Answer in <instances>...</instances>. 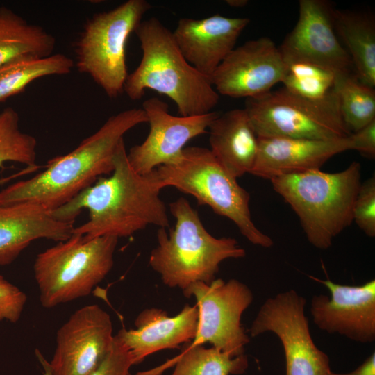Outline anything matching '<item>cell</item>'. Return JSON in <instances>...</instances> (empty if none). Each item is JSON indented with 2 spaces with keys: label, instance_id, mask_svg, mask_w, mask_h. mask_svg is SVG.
I'll return each mask as SVG.
<instances>
[{
  "label": "cell",
  "instance_id": "6da1fadb",
  "mask_svg": "<svg viewBox=\"0 0 375 375\" xmlns=\"http://www.w3.org/2000/svg\"><path fill=\"white\" fill-rule=\"evenodd\" d=\"M114 168L108 178H99L70 201L50 212L58 221L74 223L83 209L89 219L74 227L73 233L91 238L132 235L149 225L169 226L166 206L160 197L162 190L153 170L136 172L127 158L124 140L115 151Z\"/></svg>",
  "mask_w": 375,
  "mask_h": 375
},
{
  "label": "cell",
  "instance_id": "7a4b0ae2",
  "mask_svg": "<svg viewBox=\"0 0 375 375\" xmlns=\"http://www.w3.org/2000/svg\"><path fill=\"white\" fill-rule=\"evenodd\" d=\"M146 122L147 117L142 108L110 116L73 151L49 160L40 173L1 190L0 205L32 203L48 211L60 207L100 176L112 173L114 155L125 133Z\"/></svg>",
  "mask_w": 375,
  "mask_h": 375
},
{
  "label": "cell",
  "instance_id": "3957f363",
  "mask_svg": "<svg viewBox=\"0 0 375 375\" xmlns=\"http://www.w3.org/2000/svg\"><path fill=\"white\" fill-rule=\"evenodd\" d=\"M135 33L142 56L125 81L124 92L128 97L139 100L150 89L172 99L181 116L211 112L219 102V94L210 78L184 58L172 31L158 19L151 17L142 20Z\"/></svg>",
  "mask_w": 375,
  "mask_h": 375
},
{
  "label": "cell",
  "instance_id": "277c9868",
  "mask_svg": "<svg viewBox=\"0 0 375 375\" xmlns=\"http://www.w3.org/2000/svg\"><path fill=\"white\" fill-rule=\"evenodd\" d=\"M169 210L176 220L174 228L169 235L165 228H158V244L149 259L165 285L183 290L197 282L210 284L222 261L245 256L235 239L209 233L186 199L170 203Z\"/></svg>",
  "mask_w": 375,
  "mask_h": 375
},
{
  "label": "cell",
  "instance_id": "5b68a950",
  "mask_svg": "<svg viewBox=\"0 0 375 375\" xmlns=\"http://www.w3.org/2000/svg\"><path fill=\"white\" fill-rule=\"evenodd\" d=\"M269 181L297 214L308 242L315 248L328 249L333 239L352 224L362 183L358 162L335 173L316 169Z\"/></svg>",
  "mask_w": 375,
  "mask_h": 375
},
{
  "label": "cell",
  "instance_id": "8992f818",
  "mask_svg": "<svg viewBox=\"0 0 375 375\" xmlns=\"http://www.w3.org/2000/svg\"><path fill=\"white\" fill-rule=\"evenodd\" d=\"M161 188L171 186L193 196L200 205L227 217L251 243L269 248L273 240L253 223L250 194L229 174L209 149L185 147L178 159L153 169Z\"/></svg>",
  "mask_w": 375,
  "mask_h": 375
},
{
  "label": "cell",
  "instance_id": "52a82bcc",
  "mask_svg": "<svg viewBox=\"0 0 375 375\" xmlns=\"http://www.w3.org/2000/svg\"><path fill=\"white\" fill-rule=\"evenodd\" d=\"M117 242L113 236L72 233L40 253L33 272L42 306L51 308L89 295L112 269Z\"/></svg>",
  "mask_w": 375,
  "mask_h": 375
},
{
  "label": "cell",
  "instance_id": "ba28073f",
  "mask_svg": "<svg viewBox=\"0 0 375 375\" xmlns=\"http://www.w3.org/2000/svg\"><path fill=\"white\" fill-rule=\"evenodd\" d=\"M151 8L146 0H128L109 11L94 13L75 42L74 66L110 99L124 92L127 40Z\"/></svg>",
  "mask_w": 375,
  "mask_h": 375
},
{
  "label": "cell",
  "instance_id": "9c48e42d",
  "mask_svg": "<svg viewBox=\"0 0 375 375\" xmlns=\"http://www.w3.org/2000/svg\"><path fill=\"white\" fill-rule=\"evenodd\" d=\"M246 110L258 137L335 140L351 133L338 103H320L284 88L247 99Z\"/></svg>",
  "mask_w": 375,
  "mask_h": 375
},
{
  "label": "cell",
  "instance_id": "30bf717a",
  "mask_svg": "<svg viewBox=\"0 0 375 375\" xmlns=\"http://www.w3.org/2000/svg\"><path fill=\"white\" fill-rule=\"evenodd\" d=\"M183 292L185 297L195 298L199 312L195 337L187 346L209 342L233 358L244 355L250 338L241 317L253 301L250 288L237 279L218 278L210 284L192 283Z\"/></svg>",
  "mask_w": 375,
  "mask_h": 375
},
{
  "label": "cell",
  "instance_id": "8fae6325",
  "mask_svg": "<svg viewBox=\"0 0 375 375\" xmlns=\"http://www.w3.org/2000/svg\"><path fill=\"white\" fill-rule=\"evenodd\" d=\"M306 299L296 290L279 292L265 300L249 330L253 338L266 332L280 340L285 358V375H326L328 356L310 334L305 315Z\"/></svg>",
  "mask_w": 375,
  "mask_h": 375
},
{
  "label": "cell",
  "instance_id": "7c38bea8",
  "mask_svg": "<svg viewBox=\"0 0 375 375\" xmlns=\"http://www.w3.org/2000/svg\"><path fill=\"white\" fill-rule=\"evenodd\" d=\"M114 340L110 315L97 304L76 310L60 326L46 375H90L110 351Z\"/></svg>",
  "mask_w": 375,
  "mask_h": 375
},
{
  "label": "cell",
  "instance_id": "4fadbf2b",
  "mask_svg": "<svg viewBox=\"0 0 375 375\" xmlns=\"http://www.w3.org/2000/svg\"><path fill=\"white\" fill-rule=\"evenodd\" d=\"M142 108L149 124V133L142 143L127 153L129 164L140 174L176 162L185 144L206 133L219 115L211 111L201 115L174 116L169 114L168 105L157 97L145 100Z\"/></svg>",
  "mask_w": 375,
  "mask_h": 375
},
{
  "label": "cell",
  "instance_id": "5bb4252c",
  "mask_svg": "<svg viewBox=\"0 0 375 375\" xmlns=\"http://www.w3.org/2000/svg\"><path fill=\"white\" fill-rule=\"evenodd\" d=\"M285 68L279 47L270 38L261 37L235 47L210 80L219 94L251 99L281 83Z\"/></svg>",
  "mask_w": 375,
  "mask_h": 375
},
{
  "label": "cell",
  "instance_id": "9a60e30c",
  "mask_svg": "<svg viewBox=\"0 0 375 375\" xmlns=\"http://www.w3.org/2000/svg\"><path fill=\"white\" fill-rule=\"evenodd\" d=\"M334 10L327 1H299L297 24L279 47L285 61H308L338 74L353 73L351 58L335 32Z\"/></svg>",
  "mask_w": 375,
  "mask_h": 375
},
{
  "label": "cell",
  "instance_id": "2e32d148",
  "mask_svg": "<svg viewBox=\"0 0 375 375\" xmlns=\"http://www.w3.org/2000/svg\"><path fill=\"white\" fill-rule=\"evenodd\" d=\"M310 277L331 293L330 297L314 295L311 299L310 314L320 330L362 344L375 340L374 279L360 285H347Z\"/></svg>",
  "mask_w": 375,
  "mask_h": 375
},
{
  "label": "cell",
  "instance_id": "e0dca14e",
  "mask_svg": "<svg viewBox=\"0 0 375 375\" xmlns=\"http://www.w3.org/2000/svg\"><path fill=\"white\" fill-rule=\"evenodd\" d=\"M250 19L219 14L202 18H181L172 31L186 60L208 78L235 47Z\"/></svg>",
  "mask_w": 375,
  "mask_h": 375
},
{
  "label": "cell",
  "instance_id": "ac0fdd59",
  "mask_svg": "<svg viewBox=\"0 0 375 375\" xmlns=\"http://www.w3.org/2000/svg\"><path fill=\"white\" fill-rule=\"evenodd\" d=\"M258 149L249 174L274 178L320 169L331 158L352 150L349 136L335 140L258 137Z\"/></svg>",
  "mask_w": 375,
  "mask_h": 375
},
{
  "label": "cell",
  "instance_id": "d6986e66",
  "mask_svg": "<svg viewBox=\"0 0 375 375\" xmlns=\"http://www.w3.org/2000/svg\"><path fill=\"white\" fill-rule=\"evenodd\" d=\"M198 316L197 305L186 304L174 317L160 308H147L137 316L136 329L123 328L115 335L128 348L134 365L157 351L190 343L197 333Z\"/></svg>",
  "mask_w": 375,
  "mask_h": 375
},
{
  "label": "cell",
  "instance_id": "ffe728a7",
  "mask_svg": "<svg viewBox=\"0 0 375 375\" xmlns=\"http://www.w3.org/2000/svg\"><path fill=\"white\" fill-rule=\"evenodd\" d=\"M74 223L53 218L50 212L32 203L0 205V265L12 263L34 240H67Z\"/></svg>",
  "mask_w": 375,
  "mask_h": 375
},
{
  "label": "cell",
  "instance_id": "44dd1931",
  "mask_svg": "<svg viewBox=\"0 0 375 375\" xmlns=\"http://www.w3.org/2000/svg\"><path fill=\"white\" fill-rule=\"evenodd\" d=\"M210 151L226 171L235 178L253 169L258 140L244 108L226 112L208 128Z\"/></svg>",
  "mask_w": 375,
  "mask_h": 375
},
{
  "label": "cell",
  "instance_id": "7402d4cb",
  "mask_svg": "<svg viewBox=\"0 0 375 375\" xmlns=\"http://www.w3.org/2000/svg\"><path fill=\"white\" fill-rule=\"evenodd\" d=\"M335 32L349 53L357 78L375 86V20L372 15L334 10Z\"/></svg>",
  "mask_w": 375,
  "mask_h": 375
},
{
  "label": "cell",
  "instance_id": "603a6c76",
  "mask_svg": "<svg viewBox=\"0 0 375 375\" xmlns=\"http://www.w3.org/2000/svg\"><path fill=\"white\" fill-rule=\"evenodd\" d=\"M56 38L42 26L28 22L15 12L0 7V67L13 60L43 58L52 54Z\"/></svg>",
  "mask_w": 375,
  "mask_h": 375
},
{
  "label": "cell",
  "instance_id": "cb8c5ba5",
  "mask_svg": "<svg viewBox=\"0 0 375 375\" xmlns=\"http://www.w3.org/2000/svg\"><path fill=\"white\" fill-rule=\"evenodd\" d=\"M181 353L172 361L136 375H158L171 365H175L172 375H237L244 373L249 367L245 354L233 358L213 347L185 345Z\"/></svg>",
  "mask_w": 375,
  "mask_h": 375
},
{
  "label": "cell",
  "instance_id": "d4e9b609",
  "mask_svg": "<svg viewBox=\"0 0 375 375\" xmlns=\"http://www.w3.org/2000/svg\"><path fill=\"white\" fill-rule=\"evenodd\" d=\"M74 61L62 53L43 58H24L0 67V102L23 92L34 81L44 76L69 74Z\"/></svg>",
  "mask_w": 375,
  "mask_h": 375
},
{
  "label": "cell",
  "instance_id": "484cf974",
  "mask_svg": "<svg viewBox=\"0 0 375 375\" xmlns=\"http://www.w3.org/2000/svg\"><path fill=\"white\" fill-rule=\"evenodd\" d=\"M285 62V72L281 81L285 89L310 101L338 103L335 88L338 74L308 61Z\"/></svg>",
  "mask_w": 375,
  "mask_h": 375
},
{
  "label": "cell",
  "instance_id": "4316f807",
  "mask_svg": "<svg viewBox=\"0 0 375 375\" xmlns=\"http://www.w3.org/2000/svg\"><path fill=\"white\" fill-rule=\"evenodd\" d=\"M335 88L341 117L351 133L375 120L374 88L348 73L338 76Z\"/></svg>",
  "mask_w": 375,
  "mask_h": 375
},
{
  "label": "cell",
  "instance_id": "83f0119b",
  "mask_svg": "<svg viewBox=\"0 0 375 375\" xmlns=\"http://www.w3.org/2000/svg\"><path fill=\"white\" fill-rule=\"evenodd\" d=\"M37 140L19 127V116L12 107L0 111V167L7 161L37 165Z\"/></svg>",
  "mask_w": 375,
  "mask_h": 375
},
{
  "label": "cell",
  "instance_id": "f1b7e54d",
  "mask_svg": "<svg viewBox=\"0 0 375 375\" xmlns=\"http://www.w3.org/2000/svg\"><path fill=\"white\" fill-rule=\"evenodd\" d=\"M353 222L369 237H375V176L361 183L353 211Z\"/></svg>",
  "mask_w": 375,
  "mask_h": 375
},
{
  "label": "cell",
  "instance_id": "f546056e",
  "mask_svg": "<svg viewBox=\"0 0 375 375\" xmlns=\"http://www.w3.org/2000/svg\"><path fill=\"white\" fill-rule=\"evenodd\" d=\"M26 301V294L0 274V321L17 322Z\"/></svg>",
  "mask_w": 375,
  "mask_h": 375
},
{
  "label": "cell",
  "instance_id": "4dcf8cb0",
  "mask_svg": "<svg viewBox=\"0 0 375 375\" xmlns=\"http://www.w3.org/2000/svg\"><path fill=\"white\" fill-rule=\"evenodd\" d=\"M133 365L128 348L114 335L112 345L100 363L90 375H131Z\"/></svg>",
  "mask_w": 375,
  "mask_h": 375
},
{
  "label": "cell",
  "instance_id": "1f68e13d",
  "mask_svg": "<svg viewBox=\"0 0 375 375\" xmlns=\"http://www.w3.org/2000/svg\"><path fill=\"white\" fill-rule=\"evenodd\" d=\"M352 150L362 156L374 159L375 157V120L349 135Z\"/></svg>",
  "mask_w": 375,
  "mask_h": 375
},
{
  "label": "cell",
  "instance_id": "d6a6232c",
  "mask_svg": "<svg viewBox=\"0 0 375 375\" xmlns=\"http://www.w3.org/2000/svg\"><path fill=\"white\" fill-rule=\"evenodd\" d=\"M326 375H375V353H372L355 370L348 373H335L330 370Z\"/></svg>",
  "mask_w": 375,
  "mask_h": 375
},
{
  "label": "cell",
  "instance_id": "836d02e7",
  "mask_svg": "<svg viewBox=\"0 0 375 375\" xmlns=\"http://www.w3.org/2000/svg\"><path fill=\"white\" fill-rule=\"evenodd\" d=\"M27 170L28 169L25 168L24 169L21 170L20 172H17L14 174L8 176L6 177L0 178V186L5 185L12 179L29 173L28 171L27 172Z\"/></svg>",
  "mask_w": 375,
  "mask_h": 375
},
{
  "label": "cell",
  "instance_id": "e575fe53",
  "mask_svg": "<svg viewBox=\"0 0 375 375\" xmlns=\"http://www.w3.org/2000/svg\"><path fill=\"white\" fill-rule=\"evenodd\" d=\"M226 3L233 8H242L248 3L247 0H226Z\"/></svg>",
  "mask_w": 375,
  "mask_h": 375
}]
</instances>
